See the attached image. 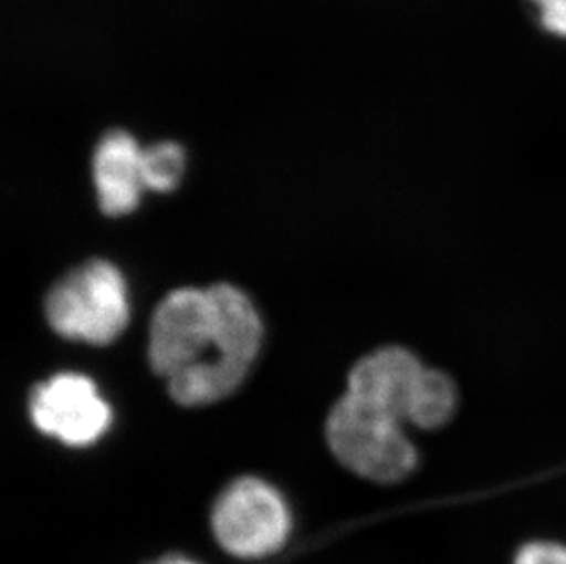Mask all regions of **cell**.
I'll use <instances>...</instances> for the list:
<instances>
[{
	"label": "cell",
	"instance_id": "52a82bcc",
	"mask_svg": "<svg viewBox=\"0 0 566 564\" xmlns=\"http://www.w3.org/2000/svg\"><path fill=\"white\" fill-rule=\"evenodd\" d=\"M142 160L144 149L133 134L122 128L103 134L92 160L97 202L103 213L124 217L138 208L145 189Z\"/></svg>",
	"mask_w": 566,
	"mask_h": 564
},
{
	"label": "cell",
	"instance_id": "7c38bea8",
	"mask_svg": "<svg viewBox=\"0 0 566 564\" xmlns=\"http://www.w3.org/2000/svg\"><path fill=\"white\" fill-rule=\"evenodd\" d=\"M155 564H198L197 561L189 560V557H184V555H167V557H161L160 561H156Z\"/></svg>",
	"mask_w": 566,
	"mask_h": 564
},
{
	"label": "cell",
	"instance_id": "8fae6325",
	"mask_svg": "<svg viewBox=\"0 0 566 564\" xmlns=\"http://www.w3.org/2000/svg\"><path fill=\"white\" fill-rule=\"evenodd\" d=\"M541 11V22L548 32L566 38V0H532Z\"/></svg>",
	"mask_w": 566,
	"mask_h": 564
},
{
	"label": "cell",
	"instance_id": "277c9868",
	"mask_svg": "<svg viewBox=\"0 0 566 564\" xmlns=\"http://www.w3.org/2000/svg\"><path fill=\"white\" fill-rule=\"evenodd\" d=\"M214 539L228 554L259 560L283 549L292 516L283 497L256 477L231 482L214 502L211 515Z\"/></svg>",
	"mask_w": 566,
	"mask_h": 564
},
{
	"label": "cell",
	"instance_id": "7a4b0ae2",
	"mask_svg": "<svg viewBox=\"0 0 566 564\" xmlns=\"http://www.w3.org/2000/svg\"><path fill=\"white\" fill-rule=\"evenodd\" d=\"M326 442L348 471L376 484L406 480L420 460L400 418L347 393L326 418Z\"/></svg>",
	"mask_w": 566,
	"mask_h": 564
},
{
	"label": "cell",
	"instance_id": "30bf717a",
	"mask_svg": "<svg viewBox=\"0 0 566 564\" xmlns=\"http://www.w3.org/2000/svg\"><path fill=\"white\" fill-rule=\"evenodd\" d=\"M512 564H566V543L557 539H532L515 550Z\"/></svg>",
	"mask_w": 566,
	"mask_h": 564
},
{
	"label": "cell",
	"instance_id": "8992f818",
	"mask_svg": "<svg viewBox=\"0 0 566 564\" xmlns=\"http://www.w3.org/2000/svg\"><path fill=\"white\" fill-rule=\"evenodd\" d=\"M428 365L403 346H384L361 357L348 374L347 395L400 418L407 416Z\"/></svg>",
	"mask_w": 566,
	"mask_h": 564
},
{
	"label": "cell",
	"instance_id": "9c48e42d",
	"mask_svg": "<svg viewBox=\"0 0 566 564\" xmlns=\"http://www.w3.org/2000/svg\"><path fill=\"white\" fill-rule=\"evenodd\" d=\"M186 169V155L175 142H158L144 149L142 173L145 189L156 192H169L182 180Z\"/></svg>",
	"mask_w": 566,
	"mask_h": 564
},
{
	"label": "cell",
	"instance_id": "5b68a950",
	"mask_svg": "<svg viewBox=\"0 0 566 564\" xmlns=\"http://www.w3.org/2000/svg\"><path fill=\"white\" fill-rule=\"evenodd\" d=\"M30 416L39 431L60 442L83 448L107 432L113 412L83 374L63 373L39 384L30 395Z\"/></svg>",
	"mask_w": 566,
	"mask_h": 564
},
{
	"label": "cell",
	"instance_id": "ba28073f",
	"mask_svg": "<svg viewBox=\"0 0 566 564\" xmlns=\"http://www.w3.org/2000/svg\"><path fill=\"white\" fill-rule=\"evenodd\" d=\"M459 407L460 390L457 382L440 368L428 367L412 399L407 426L422 431H439L453 421Z\"/></svg>",
	"mask_w": 566,
	"mask_h": 564
},
{
	"label": "cell",
	"instance_id": "3957f363",
	"mask_svg": "<svg viewBox=\"0 0 566 564\" xmlns=\"http://www.w3.org/2000/svg\"><path fill=\"white\" fill-rule=\"evenodd\" d=\"M127 284L118 268L92 259L74 268L50 288L44 314L50 326L66 340L108 345L128 323Z\"/></svg>",
	"mask_w": 566,
	"mask_h": 564
},
{
	"label": "cell",
	"instance_id": "6da1fadb",
	"mask_svg": "<svg viewBox=\"0 0 566 564\" xmlns=\"http://www.w3.org/2000/svg\"><path fill=\"white\" fill-rule=\"evenodd\" d=\"M262 345L255 306L239 288H180L164 297L149 328V363L184 407L233 395Z\"/></svg>",
	"mask_w": 566,
	"mask_h": 564
}]
</instances>
